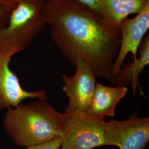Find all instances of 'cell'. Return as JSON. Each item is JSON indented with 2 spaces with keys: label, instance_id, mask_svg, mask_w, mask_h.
<instances>
[{
  "label": "cell",
  "instance_id": "6da1fadb",
  "mask_svg": "<svg viewBox=\"0 0 149 149\" xmlns=\"http://www.w3.org/2000/svg\"><path fill=\"white\" fill-rule=\"evenodd\" d=\"M43 13L54 43L72 65L84 60L97 77L112 79L121 41L119 28L73 0L45 1Z\"/></svg>",
  "mask_w": 149,
  "mask_h": 149
},
{
  "label": "cell",
  "instance_id": "7a4b0ae2",
  "mask_svg": "<svg viewBox=\"0 0 149 149\" xmlns=\"http://www.w3.org/2000/svg\"><path fill=\"white\" fill-rule=\"evenodd\" d=\"M64 119L52 104L38 100L7 109L2 124L15 145L27 147L61 137Z\"/></svg>",
  "mask_w": 149,
  "mask_h": 149
},
{
  "label": "cell",
  "instance_id": "3957f363",
  "mask_svg": "<svg viewBox=\"0 0 149 149\" xmlns=\"http://www.w3.org/2000/svg\"><path fill=\"white\" fill-rule=\"evenodd\" d=\"M45 0H19L10 12L7 25L0 30V51H23L46 26Z\"/></svg>",
  "mask_w": 149,
  "mask_h": 149
},
{
  "label": "cell",
  "instance_id": "277c9868",
  "mask_svg": "<svg viewBox=\"0 0 149 149\" xmlns=\"http://www.w3.org/2000/svg\"><path fill=\"white\" fill-rule=\"evenodd\" d=\"M61 146L65 149H92L104 145V118L79 110L65 111Z\"/></svg>",
  "mask_w": 149,
  "mask_h": 149
},
{
  "label": "cell",
  "instance_id": "5b68a950",
  "mask_svg": "<svg viewBox=\"0 0 149 149\" xmlns=\"http://www.w3.org/2000/svg\"><path fill=\"white\" fill-rule=\"evenodd\" d=\"M104 145L120 149H145L149 141V118L136 114L125 120L106 122Z\"/></svg>",
  "mask_w": 149,
  "mask_h": 149
},
{
  "label": "cell",
  "instance_id": "8992f818",
  "mask_svg": "<svg viewBox=\"0 0 149 149\" xmlns=\"http://www.w3.org/2000/svg\"><path fill=\"white\" fill-rule=\"evenodd\" d=\"M74 76H62L63 91L68 98L65 111L79 110L86 112L90 106L96 88L97 77L90 65L82 60L76 61Z\"/></svg>",
  "mask_w": 149,
  "mask_h": 149
},
{
  "label": "cell",
  "instance_id": "52a82bcc",
  "mask_svg": "<svg viewBox=\"0 0 149 149\" xmlns=\"http://www.w3.org/2000/svg\"><path fill=\"white\" fill-rule=\"evenodd\" d=\"M21 52L18 49L0 51V111L15 107L27 98L47 101V91H27L10 68L13 56Z\"/></svg>",
  "mask_w": 149,
  "mask_h": 149
},
{
  "label": "cell",
  "instance_id": "ba28073f",
  "mask_svg": "<svg viewBox=\"0 0 149 149\" xmlns=\"http://www.w3.org/2000/svg\"><path fill=\"white\" fill-rule=\"evenodd\" d=\"M149 28V2L135 17L130 19L125 18L120 23V45L113 64L112 77L121 69L128 53L132 54L134 60L137 59L139 46Z\"/></svg>",
  "mask_w": 149,
  "mask_h": 149
},
{
  "label": "cell",
  "instance_id": "9c48e42d",
  "mask_svg": "<svg viewBox=\"0 0 149 149\" xmlns=\"http://www.w3.org/2000/svg\"><path fill=\"white\" fill-rule=\"evenodd\" d=\"M127 91L126 86L112 87L97 82L90 106L85 112L100 118L113 117L118 103L126 95Z\"/></svg>",
  "mask_w": 149,
  "mask_h": 149
},
{
  "label": "cell",
  "instance_id": "30bf717a",
  "mask_svg": "<svg viewBox=\"0 0 149 149\" xmlns=\"http://www.w3.org/2000/svg\"><path fill=\"white\" fill-rule=\"evenodd\" d=\"M149 0H99L102 18L110 26L119 28L129 15L138 13Z\"/></svg>",
  "mask_w": 149,
  "mask_h": 149
},
{
  "label": "cell",
  "instance_id": "8fae6325",
  "mask_svg": "<svg viewBox=\"0 0 149 149\" xmlns=\"http://www.w3.org/2000/svg\"><path fill=\"white\" fill-rule=\"evenodd\" d=\"M149 64V36L148 34L139 46V56L133 61L125 64L117 74L112 77L111 82L116 86H132L134 92L139 86V76Z\"/></svg>",
  "mask_w": 149,
  "mask_h": 149
},
{
  "label": "cell",
  "instance_id": "7c38bea8",
  "mask_svg": "<svg viewBox=\"0 0 149 149\" xmlns=\"http://www.w3.org/2000/svg\"><path fill=\"white\" fill-rule=\"evenodd\" d=\"M61 137H57L52 140L42 144L27 146V149H59L61 146Z\"/></svg>",
  "mask_w": 149,
  "mask_h": 149
},
{
  "label": "cell",
  "instance_id": "4fadbf2b",
  "mask_svg": "<svg viewBox=\"0 0 149 149\" xmlns=\"http://www.w3.org/2000/svg\"><path fill=\"white\" fill-rule=\"evenodd\" d=\"M85 5L93 11L97 15L101 17V10L99 0H73Z\"/></svg>",
  "mask_w": 149,
  "mask_h": 149
},
{
  "label": "cell",
  "instance_id": "5bb4252c",
  "mask_svg": "<svg viewBox=\"0 0 149 149\" xmlns=\"http://www.w3.org/2000/svg\"><path fill=\"white\" fill-rule=\"evenodd\" d=\"M10 12L2 6L0 5V30L3 29L7 25Z\"/></svg>",
  "mask_w": 149,
  "mask_h": 149
},
{
  "label": "cell",
  "instance_id": "9a60e30c",
  "mask_svg": "<svg viewBox=\"0 0 149 149\" xmlns=\"http://www.w3.org/2000/svg\"><path fill=\"white\" fill-rule=\"evenodd\" d=\"M18 1L19 0H0V5L11 11L16 7Z\"/></svg>",
  "mask_w": 149,
  "mask_h": 149
},
{
  "label": "cell",
  "instance_id": "2e32d148",
  "mask_svg": "<svg viewBox=\"0 0 149 149\" xmlns=\"http://www.w3.org/2000/svg\"><path fill=\"white\" fill-rule=\"evenodd\" d=\"M59 149H65L64 148H63V147H62V146H60V148H59Z\"/></svg>",
  "mask_w": 149,
  "mask_h": 149
}]
</instances>
